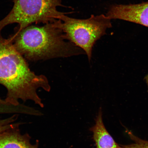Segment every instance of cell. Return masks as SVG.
<instances>
[{"mask_svg":"<svg viewBox=\"0 0 148 148\" xmlns=\"http://www.w3.org/2000/svg\"><path fill=\"white\" fill-rule=\"evenodd\" d=\"M61 22L58 20L41 27L29 25L9 38L16 50L29 61L66 58L82 54L84 52L82 50L66 41Z\"/></svg>","mask_w":148,"mask_h":148,"instance_id":"cell-2","label":"cell"},{"mask_svg":"<svg viewBox=\"0 0 148 148\" xmlns=\"http://www.w3.org/2000/svg\"></svg>","mask_w":148,"mask_h":148,"instance_id":"cell-13","label":"cell"},{"mask_svg":"<svg viewBox=\"0 0 148 148\" xmlns=\"http://www.w3.org/2000/svg\"><path fill=\"white\" fill-rule=\"evenodd\" d=\"M18 117V114H14L10 117L0 120V132L21 125V123H15Z\"/></svg>","mask_w":148,"mask_h":148,"instance_id":"cell-8","label":"cell"},{"mask_svg":"<svg viewBox=\"0 0 148 148\" xmlns=\"http://www.w3.org/2000/svg\"><path fill=\"white\" fill-rule=\"evenodd\" d=\"M5 109L3 108H0V114H5Z\"/></svg>","mask_w":148,"mask_h":148,"instance_id":"cell-11","label":"cell"},{"mask_svg":"<svg viewBox=\"0 0 148 148\" xmlns=\"http://www.w3.org/2000/svg\"><path fill=\"white\" fill-rule=\"evenodd\" d=\"M0 84L6 88L5 101L14 106L20 105L19 100H31L41 108L44 105L37 93L41 88L49 92L47 77L37 75L31 70L26 59L16 50L10 38L0 35Z\"/></svg>","mask_w":148,"mask_h":148,"instance_id":"cell-1","label":"cell"},{"mask_svg":"<svg viewBox=\"0 0 148 148\" xmlns=\"http://www.w3.org/2000/svg\"><path fill=\"white\" fill-rule=\"evenodd\" d=\"M128 134L134 143L129 145H121L123 148H148V141L141 139L130 132H129Z\"/></svg>","mask_w":148,"mask_h":148,"instance_id":"cell-9","label":"cell"},{"mask_svg":"<svg viewBox=\"0 0 148 148\" xmlns=\"http://www.w3.org/2000/svg\"><path fill=\"white\" fill-rule=\"evenodd\" d=\"M18 126L0 132V148H38L39 141L31 143L28 134H22Z\"/></svg>","mask_w":148,"mask_h":148,"instance_id":"cell-6","label":"cell"},{"mask_svg":"<svg viewBox=\"0 0 148 148\" xmlns=\"http://www.w3.org/2000/svg\"><path fill=\"white\" fill-rule=\"evenodd\" d=\"M145 79H146V82H147V85L148 89V74L147 75V76H146V77H145Z\"/></svg>","mask_w":148,"mask_h":148,"instance_id":"cell-12","label":"cell"},{"mask_svg":"<svg viewBox=\"0 0 148 148\" xmlns=\"http://www.w3.org/2000/svg\"><path fill=\"white\" fill-rule=\"evenodd\" d=\"M62 0H14L12 10L0 21V33L7 25L18 23V30L33 23H52L62 20L66 13L57 10ZM1 35V34H0Z\"/></svg>","mask_w":148,"mask_h":148,"instance_id":"cell-3","label":"cell"},{"mask_svg":"<svg viewBox=\"0 0 148 148\" xmlns=\"http://www.w3.org/2000/svg\"><path fill=\"white\" fill-rule=\"evenodd\" d=\"M8 105H11L8 103H7L6 101L3 100L2 99L0 98V107L8 106Z\"/></svg>","mask_w":148,"mask_h":148,"instance_id":"cell-10","label":"cell"},{"mask_svg":"<svg viewBox=\"0 0 148 148\" xmlns=\"http://www.w3.org/2000/svg\"><path fill=\"white\" fill-rule=\"evenodd\" d=\"M60 27L66 40L86 53L89 61L91 60L92 47L96 41L112 27L111 19L103 14L86 19H78L65 15L61 20Z\"/></svg>","mask_w":148,"mask_h":148,"instance_id":"cell-4","label":"cell"},{"mask_svg":"<svg viewBox=\"0 0 148 148\" xmlns=\"http://www.w3.org/2000/svg\"><path fill=\"white\" fill-rule=\"evenodd\" d=\"M106 16L111 20H123L148 27V1L137 4L112 5Z\"/></svg>","mask_w":148,"mask_h":148,"instance_id":"cell-5","label":"cell"},{"mask_svg":"<svg viewBox=\"0 0 148 148\" xmlns=\"http://www.w3.org/2000/svg\"><path fill=\"white\" fill-rule=\"evenodd\" d=\"M101 108L96 117L95 124L90 127L96 148H123L114 141L103 123Z\"/></svg>","mask_w":148,"mask_h":148,"instance_id":"cell-7","label":"cell"}]
</instances>
